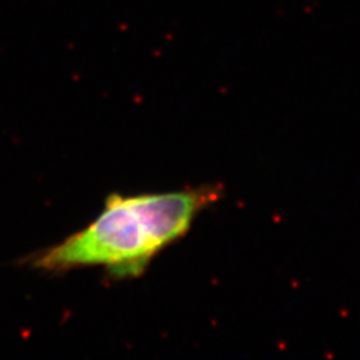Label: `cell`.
Instances as JSON below:
<instances>
[{
  "mask_svg": "<svg viewBox=\"0 0 360 360\" xmlns=\"http://www.w3.org/2000/svg\"><path fill=\"white\" fill-rule=\"evenodd\" d=\"M220 193L218 186H202L174 193H112L86 229L22 263L49 274L103 267L115 279L141 276L158 254L188 232Z\"/></svg>",
  "mask_w": 360,
  "mask_h": 360,
  "instance_id": "obj_1",
  "label": "cell"
}]
</instances>
